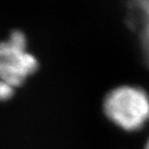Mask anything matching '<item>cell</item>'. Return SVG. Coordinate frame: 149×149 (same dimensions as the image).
I'll return each mask as SVG.
<instances>
[{
	"label": "cell",
	"instance_id": "obj_1",
	"mask_svg": "<svg viewBox=\"0 0 149 149\" xmlns=\"http://www.w3.org/2000/svg\"><path fill=\"white\" fill-rule=\"evenodd\" d=\"M107 118L126 132H135L149 122V95L138 86L122 85L112 90L103 104Z\"/></svg>",
	"mask_w": 149,
	"mask_h": 149
},
{
	"label": "cell",
	"instance_id": "obj_2",
	"mask_svg": "<svg viewBox=\"0 0 149 149\" xmlns=\"http://www.w3.org/2000/svg\"><path fill=\"white\" fill-rule=\"evenodd\" d=\"M27 47V37L20 30L11 32L7 40L0 41V80L13 88L22 85L39 65Z\"/></svg>",
	"mask_w": 149,
	"mask_h": 149
},
{
	"label": "cell",
	"instance_id": "obj_3",
	"mask_svg": "<svg viewBox=\"0 0 149 149\" xmlns=\"http://www.w3.org/2000/svg\"><path fill=\"white\" fill-rule=\"evenodd\" d=\"M132 20L139 27V37L146 62L149 65V0H128Z\"/></svg>",
	"mask_w": 149,
	"mask_h": 149
},
{
	"label": "cell",
	"instance_id": "obj_4",
	"mask_svg": "<svg viewBox=\"0 0 149 149\" xmlns=\"http://www.w3.org/2000/svg\"><path fill=\"white\" fill-rule=\"evenodd\" d=\"M15 93V88L7 84L6 82L0 80V101H7L9 100Z\"/></svg>",
	"mask_w": 149,
	"mask_h": 149
},
{
	"label": "cell",
	"instance_id": "obj_5",
	"mask_svg": "<svg viewBox=\"0 0 149 149\" xmlns=\"http://www.w3.org/2000/svg\"><path fill=\"white\" fill-rule=\"evenodd\" d=\"M145 149H149V138L147 140V143H146V146H145Z\"/></svg>",
	"mask_w": 149,
	"mask_h": 149
}]
</instances>
